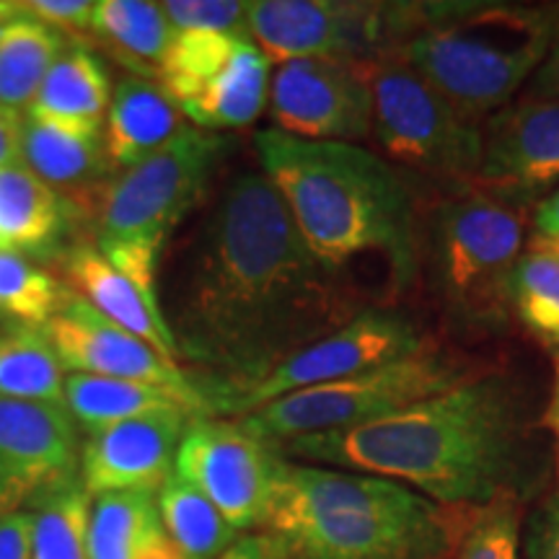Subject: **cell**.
<instances>
[{
    "label": "cell",
    "instance_id": "obj_1",
    "mask_svg": "<svg viewBox=\"0 0 559 559\" xmlns=\"http://www.w3.org/2000/svg\"><path fill=\"white\" fill-rule=\"evenodd\" d=\"M158 298L213 417L368 309L345 270L313 254L262 171L228 181Z\"/></svg>",
    "mask_w": 559,
    "mask_h": 559
},
{
    "label": "cell",
    "instance_id": "obj_2",
    "mask_svg": "<svg viewBox=\"0 0 559 559\" xmlns=\"http://www.w3.org/2000/svg\"><path fill=\"white\" fill-rule=\"evenodd\" d=\"M519 379L479 370L394 415L280 443L285 459L394 479L445 508L521 495L534 423Z\"/></svg>",
    "mask_w": 559,
    "mask_h": 559
},
{
    "label": "cell",
    "instance_id": "obj_3",
    "mask_svg": "<svg viewBox=\"0 0 559 559\" xmlns=\"http://www.w3.org/2000/svg\"><path fill=\"white\" fill-rule=\"evenodd\" d=\"M254 151L321 262L345 270L362 254H381L396 288L415 280V194L386 158L362 145L300 140L275 128L257 132Z\"/></svg>",
    "mask_w": 559,
    "mask_h": 559
},
{
    "label": "cell",
    "instance_id": "obj_4",
    "mask_svg": "<svg viewBox=\"0 0 559 559\" xmlns=\"http://www.w3.org/2000/svg\"><path fill=\"white\" fill-rule=\"evenodd\" d=\"M260 531L288 559H451L456 508L394 479L288 461Z\"/></svg>",
    "mask_w": 559,
    "mask_h": 559
},
{
    "label": "cell",
    "instance_id": "obj_5",
    "mask_svg": "<svg viewBox=\"0 0 559 559\" xmlns=\"http://www.w3.org/2000/svg\"><path fill=\"white\" fill-rule=\"evenodd\" d=\"M557 24L559 5L436 0L396 58L438 88L464 120L481 124L534 79Z\"/></svg>",
    "mask_w": 559,
    "mask_h": 559
},
{
    "label": "cell",
    "instance_id": "obj_6",
    "mask_svg": "<svg viewBox=\"0 0 559 559\" xmlns=\"http://www.w3.org/2000/svg\"><path fill=\"white\" fill-rule=\"evenodd\" d=\"M230 151V138L190 124L166 148L117 174L91 221L96 249L145 293H158L160 251L205 200Z\"/></svg>",
    "mask_w": 559,
    "mask_h": 559
},
{
    "label": "cell",
    "instance_id": "obj_7",
    "mask_svg": "<svg viewBox=\"0 0 559 559\" xmlns=\"http://www.w3.org/2000/svg\"><path fill=\"white\" fill-rule=\"evenodd\" d=\"M526 241L515 202L479 190L451 194L430 218V283L459 334L485 337L513 321L510 285Z\"/></svg>",
    "mask_w": 559,
    "mask_h": 559
},
{
    "label": "cell",
    "instance_id": "obj_8",
    "mask_svg": "<svg viewBox=\"0 0 559 559\" xmlns=\"http://www.w3.org/2000/svg\"><path fill=\"white\" fill-rule=\"evenodd\" d=\"M479 370L485 368L456 349L428 342L423 349L400 360L383 362L324 386L280 396L239 419L280 445L300 436L345 430L389 417L472 379Z\"/></svg>",
    "mask_w": 559,
    "mask_h": 559
},
{
    "label": "cell",
    "instance_id": "obj_9",
    "mask_svg": "<svg viewBox=\"0 0 559 559\" xmlns=\"http://www.w3.org/2000/svg\"><path fill=\"white\" fill-rule=\"evenodd\" d=\"M428 3L379 0H254L249 34L272 62L391 58L419 32Z\"/></svg>",
    "mask_w": 559,
    "mask_h": 559
},
{
    "label": "cell",
    "instance_id": "obj_10",
    "mask_svg": "<svg viewBox=\"0 0 559 559\" xmlns=\"http://www.w3.org/2000/svg\"><path fill=\"white\" fill-rule=\"evenodd\" d=\"M373 140L391 164L472 185L481 158V124L451 107L415 68L391 55L368 66Z\"/></svg>",
    "mask_w": 559,
    "mask_h": 559
},
{
    "label": "cell",
    "instance_id": "obj_11",
    "mask_svg": "<svg viewBox=\"0 0 559 559\" xmlns=\"http://www.w3.org/2000/svg\"><path fill=\"white\" fill-rule=\"evenodd\" d=\"M272 60L254 41L215 32H174L156 83L192 128H247L270 102Z\"/></svg>",
    "mask_w": 559,
    "mask_h": 559
},
{
    "label": "cell",
    "instance_id": "obj_12",
    "mask_svg": "<svg viewBox=\"0 0 559 559\" xmlns=\"http://www.w3.org/2000/svg\"><path fill=\"white\" fill-rule=\"evenodd\" d=\"M285 453L239 417H194L181 438L174 474L192 481L236 531H260Z\"/></svg>",
    "mask_w": 559,
    "mask_h": 559
},
{
    "label": "cell",
    "instance_id": "obj_13",
    "mask_svg": "<svg viewBox=\"0 0 559 559\" xmlns=\"http://www.w3.org/2000/svg\"><path fill=\"white\" fill-rule=\"evenodd\" d=\"M428 337L409 317L386 309H366L330 337L313 342L277 366L267 379L239 391L223 404L218 417H243L280 396L324 386L358 376L383 362L400 360L428 345Z\"/></svg>",
    "mask_w": 559,
    "mask_h": 559
},
{
    "label": "cell",
    "instance_id": "obj_14",
    "mask_svg": "<svg viewBox=\"0 0 559 559\" xmlns=\"http://www.w3.org/2000/svg\"><path fill=\"white\" fill-rule=\"evenodd\" d=\"M270 115L275 130L300 140H373L368 66L319 58L280 62L270 83Z\"/></svg>",
    "mask_w": 559,
    "mask_h": 559
},
{
    "label": "cell",
    "instance_id": "obj_15",
    "mask_svg": "<svg viewBox=\"0 0 559 559\" xmlns=\"http://www.w3.org/2000/svg\"><path fill=\"white\" fill-rule=\"evenodd\" d=\"M45 332L58 349L62 368L70 373L148 383L179 396L181 402L190 404L194 415L213 417L192 373L160 355L148 342L102 317L88 300L75 296L70 288Z\"/></svg>",
    "mask_w": 559,
    "mask_h": 559
},
{
    "label": "cell",
    "instance_id": "obj_16",
    "mask_svg": "<svg viewBox=\"0 0 559 559\" xmlns=\"http://www.w3.org/2000/svg\"><path fill=\"white\" fill-rule=\"evenodd\" d=\"M81 449L66 407L0 396V519L81 479Z\"/></svg>",
    "mask_w": 559,
    "mask_h": 559
},
{
    "label": "cell",
    "instance_id": "obj_17",
    "mask_svg": "<svg viewBox=\"0 0 559 559\" xmlns=\"http://www.w3.org/2000/svg\"><path fill=\"white\" fill-rule=\"evenodd\" d=\"M559 181V102L523 96L481 122L472 190L515 202Z\"/></svg>",
    "mask_w": 559,
    "mask_h": 559
},
{
    "label": "cell",
    "instance_id": "obj_18",
    "mask_svg": "<svg viewBox=\"0 0 559 559\" xmlns=\"http://www.w3.org/2000/svg\"><path fill=\"white\" fill-rule=\"evenodd\" d=\"M192 419L185 409L156 412L86 436L81 479L91 498L107 492L158 495L174 474L179 443Z\"/></svg>",
    "mask_w": 559,
    "mask_h": 559
},
{
    "label": "cell",
    "instance_id": "obj_19",
    "mask_svg": "<svg viewBox=\"0 0 559 559\" xmlns=\"http://www.w3.org/2000/svg\"><path fill=\"white\" fill-rule=\"evenodd\" d=\"M21 164L50 185L81 221H94L96 207L117 177L111 166L104 132L62 128L24 111Z\"/></svg>",
    "mask_w": 559,
    "mask_h": 559
},
{
    "label": "cell",
    "instance_id": "obj_20",
    "mask_svg": "<svg viewBox=\"0 0 559 559\" xmlns=\"http://www.w3.org/2000/svg\"><path fill=\"white\" fill-rule=\"evenodd\" d=\"M62 283L68 285L75 296L88 300L102 317L115 321L117 326L135 334L160 355L179 362L177 342L171 337L169 324H166L164 309L156 296H148L138 283L117 270L107 257L96 249V243L75 241L60 254Z\"/></svg>",
    "mask_w": 559,
    "mask_h": 559
},
{
    "label": "cell",
    "instance_id": "obj_21",
    "mask_svg": "<svg viewBox=\"0 0 559 559\" xmlns=\"http://www.w3.org/2000/svg\"><path fill=\"white\" fill-rule=\"evenodd\" d=\"M187 128V117L156 81L124 75L111 91L104 145L120 174L166 148Z\"/></svg>",
    "mask_w": 559,
    "mask_h": 559
},
{
    "label": "cell",
    "instance_id": "obj_22",
    "mask_svg": "<svg viewBox=\"0 0 559 559\" xmlns=\"http://www.w3.org/2000/svg\"><path fill=\"white\" fill-rule=\"evenodd\" d=\"M111 79L99 50L86 39H68L26 115L83 132H104Z\"/></svg>",
    "mask_w": 559,
    "mask_h": 559
},
{
    "label": "cell",
    "instance_id": "obj_23",
    "mask_svg": "<svg viewBox=\"0 0 559 559\" xmlns=\"http://www.w3.org/2000/svg\"><path fill=\"white\" fill-rule=\"evenodd\" d=\"M79 213L24 164L0 169V249L26 257L62 254Z\"/></svg>",
    "mask_w": 559,
    "mask_h": 559
},
{
    "label": "cell",
    "instance_id": "obj_24",
    "mask_svg": "<svg viewBox=\"0 0 559 559\" xmlns=\"http://www.w3.org/2000/svg\"><path fill=\"white\" fill-rule=\"evenodd\" d=\"M91 559H185L166 534L156 495L107 492L91 500Z\"/></svg>",
    "mask_w": 559,
    "mask_h": 559
},
{
    "label": "cell",
    "instance_id": "obj_25",
    "mask_svg": "<svg viewBox=\"0 0 559 559\" xmlns=\"http://www.w3.org/2000/svg\"><path fill=\"white\" fill-rule=\"evenodd\" d=\"M66 45L68 37L32 16L24 3H0V104L29 109Z\"/></svg>",
    "mask_w": 559,
    "mask_h": 559
},
{
    "label": "cell",
    "instance_id": "obj_26",
    "mask_svg": "<svg viewBox=\"0 0 559 559\" xmlns=\"http://www.w3.org/2000/svg\"><path fill=\"white\" fill-rule=\"evenodd\" d=\"M174 29L160 3L140 0H102L94 9L88 41L96 50L109 52L130 75L158 79V68L169 50Z\"/></svg>",
    "mask_w": 559,
    "mask_h": 559
},
{
    "label": "cell",
    "instance_id": "obj_27",
    "mask_svg": "<svg viewBox=\"0 0 559 559\" xmlns=\"http://www.w3.org/2000/svg\"><path fill=\"white\" fill-rule=\"evenodd\" d=\"M66 409L70 412V417L79 425L83 436H94V432L111 428L117 423H124V419L156 415V412L185 409L194 415L190 404H185L179 396H174L164 389L138 381L104 379V376L86 373H68Z\"/></svg>",
    "mask_w": 559,
    "mask_h": 559
},
{
    "label": "cell",
    "instance_id": "obj_28",
    "mask_svg": "<svg viewBox=\"0 0 559 559\" xmlns=\"http://www.w3.org/2000/svg\"><path fill=\"white\" fill-rule=\"evenodd\" d=\"M66 368L45 330L11 326L0 334V396L66 407Z\"/></svg>",
    "mask_w": 559,
    "mask_h": 559
},
{
    "label": "cell",
    "instance_id": "obj_29",
    "mask_svg": "<svg viewBox=\"0 0 559 559\" xmlns=\"http://www.w3.org/2000/svg\"><path fill=\"white\" fill-rule=\"evenodd\" d=\"M156 502L166 534L185 559H218L241 536L221 510L179 474H171L158 489Z\"/></svg>",
    "mask_w": 559,
    "mask_h": 559
},
{
    "label": "cell",
    "instance_id": "obj_30",
    "mask_svg": "<svg viewBox=\"0 0 559 559\" xmlns=\"http://www.w3.org/2000/svg\"><path fill=\"white\" fill-rule=\"evenodd\" d=\"M510 311L521 326L549 347H559V247L531 239L510 285Z\"/></svg>",
    "mask_w": 559,
    "mask_h": 559
},
{
    "label": "cell",
    "instance_id": "obj_31",
    "mask_svg": "<svg viewBox=\"0 0 559 559\" xmlns=\"http://www.w3.org/2000/svg\"><path fill=\"white\" fill-rule=\"evenodd\" d=\"M91 500L83 479H73L34 502L32 559H91Z\"/></svg>",
    "mask_w": 559,
    "mask_h": 559
},
{
    "label": "cell",
    "instance_id": "obj_32",
    "mask_svg": "<svg viewBox=\"0 0 559 559\" xmlns=\"http://www.w3.org/2000/svg\"><path fill=\"white\" fill-rule=\"evenodd\" d=\"M66 283L32 257L0 249V321L45 330L66 300Z\"/></svg>",
    "mask_w": 559,
    "mask_h": 559
},
{
    "label": "cell",
    "instance_id": "obj_33",
    "mask_svg": "<svg viewBox=\"0 0 559 559\" xmlns=\"http://www.w3.org/2000/svg\"><path fill=\"white\" fill-rule=\"evenodd\" d=\"M521 495L456 508L451 559H521Z\"/></svg>",
    "mask_w": 559,
    "mask_h": 559
},
{
    "label": "cell",
    "instance_id": "obj_34",
    "mask_svg": "<svg viewBox=\"0 0 559 559\" xmlns=\"http://www.w3.org/2000/svg\"><path fill=\"white\" fill-rule=\"evenodd\" d=\"M174 32H215L249 39V3L234 0H169L160 3Z\"/></svg>",
    "mask_w": 559,
    "mask_h": 559
},
{
    "label": "cell",
    "instance_id": "obj_35",
    "mask_svg": "<svg viewBox=\"0 0 559 559\" xmlns=\"http://www.w3.org/2000/svg\"><path fill=\"white\" fill-rule=\"evenodd\" d=\"M24 9L32 16L45 21L47 26L58 29L62 37L88 41L96 3H86V0H32V3H24Z\"/></svg>",
    "mask_w": 559,
    "mask_h": 559
},
{
    "label": "cell",
    "instance_id": "obj_36",
    "mask_svg": "<svg viewBox=\"0 0 559 559\" xmlns=\"http://www.w3.org/2000/svg\"><path fill=\"white\" fill-rule=\"evenodd\" d=\"M0 559H32V510L0 519Z\"/></svg>",
    "mask_w": 559,
    "mask_h": 559
},
{
    "label": "cell",
    "instance_id": "obj_37",
    "mask_svg": "<svg viewBox=\"0 0 559 559\" xmlns=\"http://www.w3.org/2000/svg\"><path fill=\"white\" fill-rule=\"evenodd\" d=\"M526 559H559V521L547 508L531 521L526 536Z\"/></svg>",
    "mask_w": 559,
    "mask_h": 559
},
{
    "label": "cell",
    "instance_id": "obj_38",
    "mask_svg": "<svg viewBox=\"0 0 559 559\" xmlns=\"http://www.w3.org/2000/svg\"><path fill=\"white\" fill-rule=\"evenodd\" d=\"M21 140H24V111L0 104V169L21 166Z\"/></svg>",
    "mask_w": 559,
    "mask_h": 559
},
{
    "label": "cell",
    "instance_id": "obj_39",
    "mask_svg": "<svg viewBox=\"0 0 559 559\" xmlns=\"http://www.w3.org/2000/svg\"><path fill=\"white\" fill-rule=\"evenodd\" d=\"M218 559H288L283 547L264 531L241 534Z\"/></svg>",
    "mask_w": 559,
    "mask_h": 559
},
{
    "label": "cell",
    "instance_id": "obj_40",
    "mask_svg": "<svg viewBox=\"0 0 559 559\" xmlns=\"http://www.w3.org/2000/svg\"><path fill=\"white\" fill-rule=\"evenodd\" d=\"M528 96H542V99L559 102V24L547 58H544L539 70L534 73V79L528 81Z\"/></svg>",
    "mask_w": 559,
    "mask_h": 559
},
{
    "label": "cell",
    "instance_id": "obj_41",
    "mask_svg": "<svg viewBox=\"0 0 559 559\" xmlns=\"http://www.w3.org/2000/svg\"><path fill=\"white\" fill-rule=\"evenodd\" d=\"M531 239L559 241V190L544 198L531 215Z\"/></svg>",
    "mask_w": 559,
    "mask_h": 559
},
{
    "label": "cell",
    "instance_id": "obj_42",
    "mask_svg": "<svg viewBox=\"0 0 559 559\" xmlns=\"http://www.w3.org/2000/svg\"><path fill=\"white\" fill-rule=\"evenodd\" d=\"M544 428L549 430L551 440H555L557 466H559V366H557L555 383H551V394H549V402H547V412H544Z\"/></svg>",
    "mask_w": 559,
    "mask_h": 559
},
{
    "label": "cell",
    "instance_id": "obj_43",
    "mask_svg": "<svg viewBox=\"0 0 559 559\" xmlns=\"http://www.w3.org/2000/svg\"><path fill=\"white\" fill-rule=\"evenodd\" d=\"M547 510H549V513L555 515V519L559 521V492L555 495V498H551V500L547 502Z\"/></svg>",
    "mask_w": 559,
    "mask_h": 559
},
{
    "label": "cell",
    "instance_id": "obj_44",
    "mask_svg": "<svg viewBox=\"0 0 559 559\" xmlns=\"http://www.w3.org/2000/svg\"><path fill=\"white\" fill-rule=\"evenodd\" d=\"M544 241V239H542ZM551 243H557V247H559V241H551Z\"/></svg>",
    "mask_w": 559,
    "mask_h": 559
}]
</instances>
